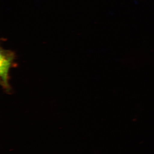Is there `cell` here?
Here are the masks:
<instances>
[{"label":"cell","instance_id":"6da1fadb","mask_svg":"<svg viewBox=\"0 0 154 154\" xmlns=\"http://www.w3.org/2000/svg\"><path fill=\"white\" fill-rule=\"evenodd\" d=\"M15 57L14 52L1 48L0 53V77L1 84L5 91L8 94L12 93L9 83L10 69L14 66Z\"/></svg>","mask_w":154,"mask_h":154}]
</instances>
